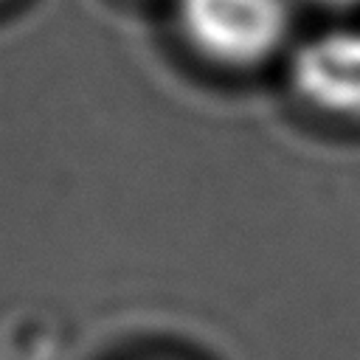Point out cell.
Listing matches in <instances>:
<instances>
[{"instance_id":"obj_2","label":"cell","mask_w":360,"mask_h":360,"mask_svg":"<svg viewBox=\"0 0 360 360\" xmlns=\"http://www.w3.org/2000/svg\"><path fill=\"white\" fill-rule=\"evenodd\" d=\"M292 84L312 107L360 118V31H326L307 39L292 59Z\"/></svg>"},{"instance_id":"obj_3","label":"cell","mask_w":360,"mask_h":360,"mask_svg":"<svg viewBox=\"0 0 360 360\" xmlns=\"http://www.w3.org/2000/svg\"><path fill=\"white\" fill-rule=\"evenodd\" d=\"M312 3H318V6H323V8H352V6H357L360 0H312Z\"/></svg>"},{"instance_id":"obj_1","label":"cell","mask_w":360,"mask_h":360,"mask_svg":"<svg viewBox=\"0 0 360 360\" xmlns=\"http://www.w3.org/2000/svg\"><path fill=\"white\" fill-rule=\"evenodd\" d=\"M177 17L188 42L228 68L267 59L290 25L287 0H177Z\"/></svg>"}]
</instances>
